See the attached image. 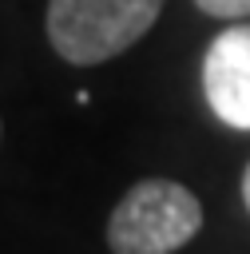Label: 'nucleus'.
Here are the masks:
<instances>
[{
  "mask_svg": "<svg viewBox=\"0 0 250 254\" xmlns=\"http://www.w3.org/2000/svg\"><path fill=\"white\" fill-rule=\"evenodd\" d=\"M202 230V202L175 179H139L107 218L111 254H175Z\"/></svg>",
  "mask_w": 250,
  "mask_h": 254,
  "instance_id": "obj_1",
  "label": "nucleus"
},
{
  "mask_svg": "<svg viewBox=\"0 0 250 254\" xmlns=\"http://www.w3.org/2000/svg\"><path fill=\"white\" fill-rule=\"evenodd\" d=\"M159 12L163 0H48V40L67 64L91 67L139 44Z\"/></svg>",
  "mask_w": 250,
  "mask_h": 254,
  "instance_id": "obj_2",
  "label": "nucleus"
},
{
  "mask_svg": "<svg viewBox=\"0 0 250 254\" xmlns=\"http://www.w3.org/2000/svg\"><path fill=\"white\" fill-rule=\"evenodd\" d=\"M202 95L218 123L250 131V24L218 32L202 56Z\"/></svg>",
  "mask_w": 250,
  "mask_h": 254,
  "instance_id": "obj_3",
  "label": "nucleus"
},
{
  "mask_svg": "<svg viewBox=\"0 0 250 254\" xmlns=\"http://www.w3.org/2000/svg\"><path fill=\"white\" fill-rule=\"evenodd\" d=\"M198 12L206 16H218V20H242L250 16V0H194Z\"/></svg>",
  "mask_w": 250,
  "mask_h": 254,
  "instance_id": "obj_4",
  "label": "nucleus"
},
{
  "mask_svg": "<svg viewBox=\"0 0 250 254\" xmlns=\"http://www.w3.org/2000/svg\"><path fill=\"white\" fill-rule=\"evenodd\" d=\"M242 202H246V210H250V163H246V171H242Z\"/></svg>",
  "mask_w": 250,
  "mask_h": 254,
  "instance_id": "obj_5",
  "label": "nucleus"
}]
</instances>
